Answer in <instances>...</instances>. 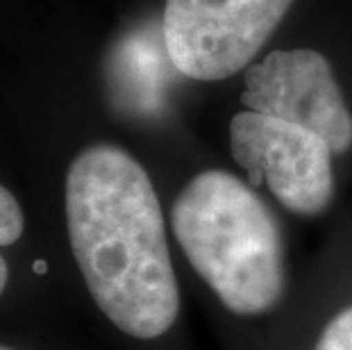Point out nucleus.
<instances>
[{
	"mask_svg": "<svg viewBox=\"0 0 352 350\" xmlns=\"http://www.w3.org/2000/svg\"><path fill=\"white\" fill-rule=\"evenodd\" d=\"M64 207L73 257L102 314L134 339L166 334L179 287L146 168L118 146H89L66 173Z\"/></svg>",
	"mask_w": 352,
	"mask_h": 350,
	"instance_id": "nucleus-1",
	"label": "nucleus"
},
{
	"mask_svg": "<svg viewBox=\"0 0 352 350\" xmlns=\"http://www.w3.org/2000/svg\"><path fill=\"white\" fill-rule=\"evenodd\" d=\"M191 266L232 314L259 316L284 294L282 232L268 205L228 171H202L170 210Z\"/></svg>",
	"mask_w": 352,
	"mask_h": 350,
	"instance_id": "nucleus-2",
	"label": "nucleus"
},
{
	"mask_svg": "<svg viewBox=\"0 0 352 350\" xmlns=\"http://www.w3.org/2000/svg\"><path fill=\"white\" fill-rule=\"evenodd\" d=\"M294 0H166L164 39L175 69L214 82L245 69Z\"/></svg>",
	"mask_w": 352,
	"mask_h": 350,
	"instance_id": "nucleus-3",
	"label": "nucleus"
},
{
	"mask_svg": "<svg viewBox=\"0 0 352 350\" xmlns=\"http://www.w3.org/2000/svg\"><path fill=\"white\" fill-rule=\"evenodd\" d=\"M230 148L252 187L266 184L289 212L316 216L332 200L334 153L311 130L245 109L230 123Z\"/></svg>",
	"mask_w": 352,
	"mask_h": 350,
	"instance_id": "nucleus-4",
	"label": "nucleus"
},
{
	"mask_svg": "<svg viewBox=\"0 0 352 350\" xmlns=\"http://www.w3.org/2000/svg\"><path fill=\"white\" fill-rule=\"evenodd\" d=\"M241 102L311 130L341 155L352 148V114L332 66L316 50H277L245 71Z\"/></svg>",
	"mask_w": 352,
	"mask_h": 350,
	"instance_id": "nucleus-5",
	"label": "nucleus"
},
{
	"mask_svg": "<svg viewBox=\"0 0 352 350\" xmlns=\"http://www.w3.org/2000/svg\"><path fill=\"white\" fill-rule=\"evenodd\" d=\"M104 76L121 105L137 111L160 107L173 78L182 76L168 55L162 21L139 25L114 43L104 62Z\"/></svg>",
	"mask_w": 352,
	"mask_h": 350,
	"instance_id": "nucleus-6",
	"label": "nucleus"
},
{
	"mask_svg": "<svg viewBox=\"0 0 352 350\" xmlns=\"http://www.w3.org/2000/svg\"><path fill=\"white\" fill-rule=\"evenodd\" d=\"M23 228H25V219L19 200L14 198V193L10 189H5L0 184V248L16 243L23 237ZM7 280H10V266H7L3 252H0V296L5 292Z\"/></svg>",
	"mask_w": 352,
	"mask_h": 350,
	"instance_id": "nucleus-7",
	"label": "nucleus"
},
{
	"mask_svg": "<svg viewBox=\"0 0 352 350\" xmlns=\"http://www.w3.org/2000/svg\"><path fill=\"white\" fill-rule=\"evenodd\" d=\"M316 350H352V307L343 309L327 323Z\"/></svg>",
	"mask_w": 352,
	"mask_h": 350,
	"instance_id": "nucleus-8",
	"label": "nucleus"
},
{
	"mask_svg": "<svg viewBox=\"0 0 352 350\" xmlns=\"http://www.w3.org/2000/svg\"><path fill=\"white\" fill-rule=\"evenodd\" d=\"M0 350H14V348H10V346H0Z\"/></svg>",
	"mask_w": 352,
	"mask_h": 350,
	"instance_id": "nucleus-9",
	"label": "nucleus"
}]
</instances>
